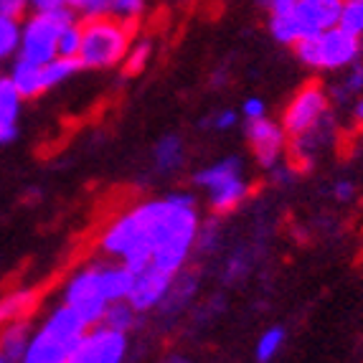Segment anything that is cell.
Listing matches in <instances>:
<instances>
[{
  "label": "cell",
  "instance_id": "1",
  "mask_svg": "<svg viewBox=\"0 0 363 363\" xmlns=\"http://www.w3.org/2000/svg\"><path fill=\"white\" fill-rule=\"evenodd\" d=\"M89 328L91 325L77 310L61 303L51 310L43 325L33 330L21 363H69Z\"/></svg>",
  "mask_w": 363,
  "mask_h": 363
},
{
  "label": "cell",
  "instance_id": "2",
  "mask_svg": "<svg viewBox=\"0 0 363 363\" xmlns=\"http://www.w3.org/2000/svg\"><path fill=\"white\" fill-rule=\"evenodd\" d=\"M168 201V221H165V231L157 242L150 264L160 267L163 272L181 274L183 264L188 262L196 247V239H199L201 218L199 208H196V199L191 194H170Z\"/></svg>",
  "mask_w": 363,
  "mask_h": 363
},
{
  "label": "cell",
  "instance_id": "3",
  "mask_svg": "<svg viewBox=\"0 0 363 363\" xmlns=\"http://www.w3.org/2000/svg\"><path fill=\"white\" fill-rule=\"evenodd\" d=\"M343 0H295L290 8L269 13V33L274 41L295 46L303 38L318 36L338 26Z\"/></svg>",
  "mask_w": 363,
  "mask_h": 363
},
{
  "label": "cell",
  "instance_id": "4",
  "mask_svg": "<svg viewBox=\"0 0 363 363\" xmlns=\"http://www.w3.org/2000/svg\"><path fill=\"white\" fill-rule=\"evenodd\" d=\"M130 49V28L112 16L86 18L82 26V49L79 64L82 69H112L125 61Z\"/></svg>",
  "mask_w": 363,
  "mask_h": 363
},
{
  "label": "cell",
  "instance_id": "5",
  "mask_svg": "<svg viewBox=\"0 0 363 363\" xmlns=\"http://www.w3.org/2000/svg\"><path fill=\"white\" fill-rule=\"evenodd\" d=\"M295 54L300 64L310 69H328V72L345 69L356 64L358 54H361V38L343 30L340 26H333L318 36L295 43Z\"/></svg>",
  "mask_w": 363,
  "mask_h": 363
},
{
  "label": "cell",
  "instance_id": "6",
  "mask_svg": "<svg viewBox=\"0 0 363 363\" xmlns=\"http://www.w3.org/2000/svg\"><path fill=\"white\" fill-rule=\"evenodd\" d=\"M77 21V13L72 8H61L54 13H33L23 26H21V46L18 59L30 64H49L59 56V33L64 26Z\"/></svg>",
  "mask_w": 363,
  "mask_h": 363
},
{
  "label": "cell",
  "instance_id": "7",
  "mask_svg": "<svg viewBox=\"0 0 363 363\" xmlns=\"http://www.w3.org/2000/svg\"><path fill=\"white\" fill-rule=\"evenodd\" d=\"M61 300H64V305L77 310L89 325H99L109 305L102 295V287H99V264H86L77 269L64 285Z\"/></svg>",
  "mask_w": 363,
  "mask_h": 363
},
{
  "label": "cell",
  "instance_id": "8",
  "mask_svg": "<svg viewBox=\"0 0 363 363\" xmlns=\"http://www.w3.org/2000/svg\"><path fill=\"white\" fill-rule=\"evenodd\" d=\"M328 115V94L320 84H308L297 91L282 115V128L292 140L318 128Z\"/></svg>",
  "mask_w": 363,
  "mask_h": 363
},
{
  "label": "cell",
  "instance_id": "9",
  "mask_svg": "<svg viewBox=\"0 0 363 363\" xmlns=\"http://www.w3.org/2000/svg\"><path fill=\"white\" fill-rule=\"evenodd\" d=\"M128 333L107 325H91L79 340L72 363H125L128 358Z\"/></svg>",
  "mask_w": 363,
  "mask_h": 363
},
{
  "label": "cell",
  "instance_id": "10",
  "mask_svg": "<svg viewBox=\"0 0 363 363\" xmlns=\"http://www.w3.org/2000/svg\"><path fill=\"white\" fill-rule=\"evenodd\" d=\"M244 135H247L249 150H252L259 168L272 170L282 163V157H285L287 150V138H290L285 133V128H282V122L262 117V120L249 122Z\"/></svg>",
  "mask_w": 363,
  "mask_h": 363
},
{
  "label": "cell",
  "instance_id": "11",
  "mask_svg": "<svg viewBox=\"0 0 363 363\" xmlns=\"http://www.w3.org/2000/svg\"><path fill=\"white\" fill-rule=\"evenodd\" d=\"M178 274L163 272L160 267L147 264L145 269L135 272V285L130 290L128 303L133 305L138 313H147V310H155L157 305L165 303L170 287L176 282Z\"/></svg>",
  "mask_w": 363,
  "mask_h": 363
},
{
  "label": "cell",
  "instance_id": "12",
  "mask_svg": "<svg viewBox=\"0 0 363 363\" xmlns=\"http://www.w3.org/2000/svg\"><path fill=\"white\" fill-rule=\"evenodd\" d=\"M140 236H143V229H140V221L135 216V211L120 213L104 229L102 239H99V249H102V255H107L109 259L125 262L140 247Z\"/></svg>",
  "mask_w": 363,
  "mask_h": 363
},
{
  "label": "cell",
  "instance_id": "13",
  "mask_svg": "<svg viewBox=\"0 0 363 363\" xmlns=\"http://www.w3.org/2000/svg\"><path fill=\"white\" fill-rule=\"evenodd\" d=\"M133 285H135V272L128 264H122L117 259L99 264V287H102V295L107 303L128 300Z\"/></svg>",
  "mask_w": 363,
  "mask_h": 363
},
{
  "label": "cell",
  "instance_id": "14",
  "mask_svg": "<svg viewBox=\"0 0 363 363\" xmlns=\"http://www.w3.org/2000/svg\"><path fill=\"white\" fill-rule=\"evenodd\" d=\"M36 303L38 292L33 287H21V290H13L6 297H0V328L16 320H28Z\"/></svg>",
  "mask_w": 363,
  "mask_h": 363
},
{
  "label": "cell",
  "instance_id": "15",
  "mask_svg": "<svg viewBox=\"0 0 363 363\" xmlns=\"http://www.w3.org/2000/svg\"><path fill=\"white\" fill-rule=\"evenodd\" d=\"M8 79H11L13 86L18 89V94L23 99H33V97H38V94L46 91V84H43V67L30 64V61L16 59V64H13Z\"/></svg>",
  "mask_w": 363,
  "mask_h": 363
},
{
  "label": "cell",
  "instance_id": "16",
  "mask_svg": "<svg viewBox=\"0 0 363 363\" xmlns=\"http://www.w3.org/2000/svg\"><path fill=\"white\" fill-rule=\"evenodd\" d=\"M239 176H242V160L236 155H229V157L216 160V163H211L208 168L199 170L194 176V183L201 188H206V191H213V188L224 186L231 178H239Z\"/></svg>",
  "mask_w": 363,
  "mask_h": 363
},
{
  "label": "cell",
  "instance_id": "17",
  "mask_svg": "<svg viewBox=\"0 0 363 363\" xmlns=\"http://www.w3.org/2000/svg\"><path fill=\"white\" fill-rule=\"evenodd\" d=\"M30 325L28 320H16L8 323V325L0 328V353L13 363H21L26 348H28L30 340Z\"/></svg>",
  "mask_w": 363,
  "mask_h": 363
},
{
  "label": "cell",
  "instance_id": "18",
  "mask_svg": "<svg viewBox=\"0 0 363 363\" xmlns=\"http://www.w3.org/2000/svg\"><path fill=\"white\" fill-rule=\"evenodd\" d=\"M247 196H249V183L244 181V176H239V178H231L224 186L208 191V203H211L213 213H229V211H234Z\"/></svg>",
  "mask_w": 363,
  "mask_h": 363
},
{
  "label": "cell",
  "instance_id": "19",
  "mask_svg": "<svg viewBox=\"0 0 363 363\" xmlns=\"http://www.w3.org/2000/svg\"><path fill=\"white\" fill-rule=\"evenodd\" d=\"M186 160V145L178 135H163V138L155 143V150H152V163L160 173H173L178 170Z\"/></svg>",
  "mask_w": 363,
  "mask_h": 363
},
{
  "label": "cell",
  "instance_id": "20",
  "mask_svg": "<svg viewBox=\"0 0 363 363\" xmlns=\"http://www.w3.org/2000/svg\"><path fill=\"white\" fill-rule=\"evenodd\" d=\"M21 109H23V97L13 86L8 77L0 79V125H18Z\"/></svg>",
  "mask_w": 363,
  "mask_h": 363
},
{
  "label": "cell",
  "instance_id": "21",
  "mask_svg": "<svg viewBox=\"0 0 363 363\" xmlns=\"http://www.w3.org/2000/svg\"><path fill=\"white\" fill-rule=\"evenodd\" d=\"M138 310L128 303V300H120V303H109L104 310L102 325L112 328V330H120V333H130L135 325H138Z\"/></svg>",
  "mask_w": 363,
  "mask_h": 363
},
{
  "label": "cell",
  "instance_id": "22",
  "mask_svg": "<svg viewBox=\"0 0 363 363\" xmlns=\"http://www.w3.org/2000/svg\"><path fill=\"white\" fill-rule=\"evenodd\" d=\"M79 69H82L79 59H67V56H56L54 61L43 64V84H46V91L64 84V82L72 79Z\"/></svg>",
  "mask_w": 363,
  "mask_h": 363
},
{
  "label": "cell",
  "instance_id": "23",
  "mask_svg": "<svg viewBox=\"0 0 363 363\" xmlns=\"http://www.w3.org/2000/svg\"><path fill=\"white\" fill-rule=\"evenodd\" d=\"M285 340H287L285 328L272 325L269 330H264V333L259 335V340H257V348H255L257 363H269V361H274V356H277V353L282 351Z\"/></svg>",
  "mask_w": 363,
  "mask_h": 363
},
{
  "label": "cell",
  "instance_id": "24",
  "mask_svg": "<svg viewBox=\"0 0 363 363\" xmlns=\"http://www.w3.org/2000/svg\"><path fill=\"white\" fill-rule=\"evenodd\" d=\"M21 46V21L0 16V61L18 56Z\"/></svg>",
  "mask_w": 363,
  "mask_h": 363
},
{
  "label": "cell",
  "instance_id": "25",
  "mask_svg": "<svg viewBox=\"0 0 363 363\" xmlns=\"http://www.w3.org/2000/svg\"><path fill=\"white\" fill-rule=\"evenodd\" d=\"M338 26L353 36H363V0H343V11H340Z\"/></svg>",
  "mask_w": 363,
  "mask_h": 363
},
{
  "label": "cell",
  "instance_id": "26",
  "mask_svg": "<svg viewBox=\"0 0 363 363\" xmlns=\"http://www.w3.org/2000/svg\"><path fill=\"white\" fill-rule=\"evenodd\" d=\"M150 54H152V43L150 41H135L130 43L128 54H125V74H140L143 69L147 67V61H150Z\"/></svg>",
  "mask_w": 363,
  "mask_h": 363
},
{
  "label": "cell",
  "instance_id": "27",
  "mask_svg": "<svg viewBox=\"0 0 363 363\" xmlns=\"http://www.w3.org/2000/svg\"><path fill=\"white\" fill-rule=\"evenodd\" d=\"M145 11V0H112V6H109V13L115 21L120 23L130 26L133 21H138Z\"/></svg>",
  "mask_w": 363,
  "mask_h": 363
},
{
  "label": "cell",
  "instance_id": "28",
  "mask_svg": "<svg viewBox=\"0 0 363 363\" xmlns=\"http://www.w3.org/2000/svg\"><path fill=\"white\" fill-rule=\"evenodd\" d=\"M79 49H82V26H79L77 21H72V23L64 26L59 33V56L77 59Z\"/></svg>",
  "mask_w": 363,
  "mask_h": 363
},
{
  "label": "cell",
  "instance_id": "29",
  "mask_svg": "<svg viewBox=\"0 0 363 363\" xmlns=\"http://www.w3.org/2000/svg\"><path fill=\"white\" fill-rule=\"evenodd\" d=\"M67 6L79 16L86 18H97V16H107L112 0H67Z\"/></svg>",
  "mask_w": 363,
  "mask_h": 363
},
{
  "label": "cell",
  "instance_id": "30",
  "mask_svg": "<svg viewBox=\"0 0 363 363\" xmlns=\"http://www.w3.org/2000/svg\"><path fill=\"white\" fill-rule=\"evenodd\" d=\"M242 115H244V120H247V122H255V120H262V117H267V104H264V99H259V97L244 99Z\"/></svg>",
  "mask_w": 363,
  "mask_h": 363
},
{
  "label": "cell",
  "instance_id": "31",
  "mask_svg": "<svg viewBox=\"0 0 363 363\" xmlns=\"http://www.w3.org/2000/svg\"><path fill=\"white\" fill-rule=\"evenodd\" d=\"M28 8V0H0V16L8 18H21Z\"/></svg>",
  "mask_w": 363,
  "mask_h": 363
},
{
  "label": "cell",
  "instance_id": "32",
  "mask_svg": "<svg viewBox=\"0 0 363 363\" xmlns=\"http://www.w3.org/2000/svg\"><path fill=\"white\" fill-rule=\"evenodd\" d=\"M239 122V112H234V109H224V112H218V115H213L211 120V128L213 130H231Z\"/></svg>",
  "mask_w": 363,
  "mask_h": 363
},
{
  "label": "cell",
  "instance_id": "33",
  "mask_svg": "<svg viewBox=\"0 0 363 363\" xmlns=\"http://www.w3.org/2000/svg\"><path fill=\"white\" fill-rule=\"evenodd\" d=\"M28 8H33V13H54L69 6L67 0H28Z\"/></svg>",
  "mask_w": 363,
  "mask_h": 363
},
{
  "label": "cell",
  "instance_id": "34",
  "mask_svg": "<svg viewBox=\"0 0 363 363\" xmlns=\"http://www.w3.org/2000/svg\"><path fill=\"white\" fill-rule=\"evenodd\" d=\"M345 91L351 94V91H361L363 89V67L358 64H351V72H348V79H345Z\"/></svg>",
  "mask_w": 363,
  "mask_h": 363
},
{
  "label": "cell",
  "instance_id": "35",
  "mask_svg": "<svg viewBox=\"0 0 363 363\" xmlns=\"http://www.w3.org/2000/svg\"><path fill=\"white\" fill-rule=\"evenodd\" d=\"M333 196H335V201L345 203V201H351L353 196H356V186H353L351 181H338L333 186Z\"/></svg>",
  "mask_w": 363,
  "mask_h": 363
},
{
  "label": "cell",
  "instance_id": "36",
  "mask_svg": "<svg viewBox=\"0 0 363 363\" xmlns=\"http://www.w3.org/2000/svg\"><path fill=\"white\" fill-rule=\"evenodd\" d=\"M18 138V125H0V145H11Z\"/></svg>",
  "mask_w": 363,
  "mask_h": 363
},
{
  "label": "cell",
  "instance_id": "37",
  "mask_svg": "<svg viewBox=\"0 0 363 363\" xmlns=\"http://www.w3.org/2000/svg\"><path fill=\"white\" fill-rule=\"evenodd\" d=\"M295 0H267V8H269V13H277V11H285V8H290Z\"/></svg>",
  "mask_w": 363,
  "mask_h": 363
},
{
  "label": "cell",
  "instance_id": "38",
  "mask_svg": "<svg viewBox=\"0 0 363 363\" xmlns=\"http://www.w3.org/2000/svg\"><path fill=\"white\" fill-rule=\"evenodd\" d=\"M353 117H356V122H361L363 125V97L356 102V107H353Z\"/></svg>",
  "mask_w": 363,
  "mask_h": 363
},
{
  "label": "cell",
  "instance_id": "39",
  "mask_svg": "<svg viewBox=\"0 0 363 363\" xmlns=\"http://www.w3.org/2000/svg\"><path fill=\"white\" fill-rule=\"evenodd\" d=\"M0 363H13V361H8V358L3 356V353H0Z\"/></svg>",
  "mask_w": 363,
  "mask_h": 363
},
{
  "label": "cell",
  "instance_id": "40",
  "mask_svg": "<svg viewBox=\"0 0 363 363\" xmlns=\"http://www.w3.org/2000/svg\"><path fill=\"white\" fill-rule=\"evenodd\" d=\"M0 79H3V74H0Z\"/></svg>",
  "mask_w": 363,
  "mask_h": 363
},
{
  "label": "cell",
  "instance_id": "41",
  "mask_svg": "<svg viewBox=\"0 0 363 363\" xmlns=\"http://www.w3.org/2000/svg\"><path fill=\"white\" fill-rule=\"evenodd\" d=\"M69 363H72V361H69Z\"/></svg>",
  "mask_w": 363,
  "mask_h": 363
}]
</instances>
